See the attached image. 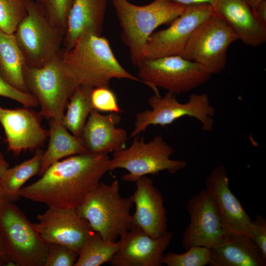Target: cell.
Wrapping results in <instances>:
<instances>
[{
	"mask_svg": "<svg viewBox=\"0 0 266 266\" xmlns=\"http://www.w3.org/2000/svg\"><path fill=\"white\" fill-rule=\"evenodd\" d=\"M110 160L107 154L88 152L63 159L23 187L19 197L48 207L76 209L109 170Z\"/></svg>",
	"mask_w": 266,
	"mask_h": 266,
	"instance_id": "1",
	"label": "cell"
},
{
	"mask_svg": "<svg viewBox=\"0 0 266 266\" xmlns=\"http://www.w3.org/2000/svg\"><path fill=\"white\" fill-rule=\"evenodd\" d=\"M62 58L69 74L78 86L109 87L114 78L143 83L119 63L108 40L104 36L87 34L68 50L62 49Z\"/></svg>",
	"mask_w": 266,
	"mask_h": 266,
	"instance_id": "2",
	"label": "cell"
},
{
	"mask_svg": "<svg viewBox=\"0 0 266 266\" xmlns=\"http://www.w3.org/2000/svg\"><path fill=\"white\" fill-rule=\"evenodd\" d=\"M111 1L122 29L121 39L137 67L144 60V48L154 31L162 25L170 24L186 7L170 0H154L144 5L127 0Z\"/></svg>",
	"mask_w": 266,
	"mask_h": 266,
	"instance_id": "3",
	"label": "cell"
},
{
	"mask_svg": "<svg viewBox=\"0 0 266 266\" xmlns=\"http://www.w3.org/2000/svg\"><path fill=\"white\" fill-rule=\"evenodd\" d=\"M130 197L119 193V182H100L76 209L91 228L104 239L117 241L133 226Z\"/></svg>",
	"mask_w": 266,
	"mask_h": 266,
	"instance_id": "4",
	"label": "cell"
},
{
	"mask_svg": "<svg viewBox=\"0 0 266 266\" xmlns=\"http://www.w3.org/2000/svg\"><path fill=\"white\" fill-rule=\"evenodd\" d=\"M62 49L41 66L25 64L24 68L28 92L37 100L41 116L49 120L62 121L69 100L79 86L66 69Z\"/></svg>",
	"mask_w": 266,
	"mask_h": 266,
	"instance_id": "5",
	"label": "cell"
},
{
	"mask_svg": "<svg viewBox=\"0 0 266 266\" xmlns=\"http://www.w3.org/2000/svg\"><path fill=\"white\" fill-rule=\"evenodd\" d=\"M174 149L160 135L148 142L143 137L135 136L128 148L113 152L110 160L109 170L122 168L128 171L122 180L135 182L147 174L156 175L163 170L175 174L185 168L187 164L182 160L170 159Z\"/></svg>",
	"mask_w": 266,
	"mask_h": 266,
	"instance_id": "6",
	"label": "cell"
},
{
	"mask_svg": "<svg viewBox=\"0 0 266 266\" xmlns=\"http://www.w3.org/2000/svg\"><path fill=\"white\" fill-rule=\"evenodd\" d=\"M0 233L16 266H44L48 243L19 207L8 202L0 212Z\"/></svg>",
	"mask_w": 266,
	"mask_h": 266,
	"instance_id": "7",
	"label": "cell"
},
{
	"mask_svg": "<svg viewBox=\"0 0 266 266\" xmlns=\"http://www.w3.org/2000/svg\"><path fill=\"white\" fill-rule=\"evenodd\" d=\"M13 34L29 66L44 65L62 49L64 31L50 21L32 0H28L27 14Z\"/></svg>",
	"mask_w": 266,
	"mask_h": 266,
	"instance_id": "8",
	"label": "cell"
},
{
	"mask_svg": "<svg viewBox=\"0 0 266 266\" xmlns=\"http://www.w3.org/2000/svg\"><path fill=\"white\" fill-rule=\"evenodd\" d=\"M138 77L156 95L160 87L178 95L208 81L211 74L201 65L180 56L146 59L137 66Z\"/></svg>",
	"mask_w": 266,
	"mask_h": 266,
	"instance_id": "9",
	"label": "cell"
},
{
	"mask_svg": "<svg viewBox=\"0 0 266 266\" xmlns=\"http://www.w3.org/2000/svg\"><path fill=\"white\" fill-rule=\"evenodd\" d=\"M150 110L136 114L134 127L130 137L144 132L150 125L165 127L184 116L194 117L201 124L205 131L213 130L215 109L206 94H191L188 101L179 102L176 95L167 92L164 96L154 95L148 100Z\"/></svg>",
	"mask_w": 266,
	"mask_h": 266,
	"instance_id": "10",
	"label": "cell"
},
{
	"mask_svg": "<svg viewBox=\"0 0 266 266\" xmlns=\"http://www.w3.org/2000/svg\"><path fill=\"white\" fill-rule=\"evenodd\" d=\"M238 40L227 23L214 13L193 32L181 57L195 62L211 75L222 71L230 46Z\"/></svg>",
	"mask_w": 266,
	"mask_h": 266,
	"instance_id": "11",
	"label": "cell"
},
{
	"mask_svg": "<svg viewBox=\"0 0 266 266\" xmlns=\"http://www.w3.org/2000/svg\"><path fill=\"white\" fill-rule=\"evenodd\" d=\"M214 13L209 4L186 6L184 11L164 30L153 33L144 50V58L180 56L194 30Z\"/></svg>",
	"mask_w": 266,
	"mask_h": 266,
	"instance_id": "12",
	"label": "cell"
},
{
	"mask_svg": "<svg viewBox=\"0 0 266 266\" xmlns=\"http://www.w3.org/2000/svg\"><path fill=\"white\" fill-rule=\"evenodd\" d=\"M186 208L190 222L183 233L182 244L184 249L194 246L211 249L227 239L230 233L205 189L190 198Z\"/></svg>",
	"mask_w": 266,
	"mask_h": 266,
	"instance_id": "13",
	"label": "cell"
},
{
	"mask_svg": "<svg viewBox=\"0 0 266 266\" xmlns=\"http://www.w3.org/2000/svg\"><path fill=\"white\" fill-rule=\"evenodd\" d=\"M34 223L37 232L48 243L67 246L79 252L84 241L94 231L76 209L48 207L37 216Z\"/></svg>",
	"mask_w": 266,
	"mask_h": 266,
	"instance_id": "14",
	"label": "cell"
},
{
	"mask_svg": "<svg viewBox=\"0 0 266 266\" xmlns=\"http://www.w3.org/2000/svg\"><path fill=\"white\" fill-rule=\"evenodd\" d=\"M42 116L31 108H6L0 106V124L7 150L15 155L37 149L48 138L49 130L41 125Z\"/></svg>",
	"mask_w": 266,
	"mask_h": 266,
	"instance_id": "15",
	"label": "cell"
},
{
	"mask_svg": "<svg viewBox=\"0 0 266 266\" xmlns=\"http://www.w3.org/2000/svg\"><path fill=\"white\" fill-rule=\"evenodd\" d=\"M173 233L153 238L133 225L117 240L119 247L109 262L112 266H160Z\"/></svg>",
	"mask_w": 266,
	"mask_h": 266,
	"instance_id": "16",
	"label": "cell"
},
{
	"mask_svg": "<svg viewBox=\"0 0 266 266\" xmlns=\"http://www.w3.org/2000/svg\"><path fill=\"white\" fill-rule=\"evenodd\" d=\"M205 183V190L213 200L228 232L244 234L251 237L252 220L231 191L226 168L223 166L213 168Z\"/></svg>",
	"mask_w": 266,
	"mask_h": 266,
	"instance_id": "17",
	"label": "cell"
},
{
	"mask_svg": "<svg viewBox=\"0 0 266 266\" xmlns=\"http://www.w3.org/2000/svg\"><path fill=\"white\" fill-rule=\"evenodd\" d=\"M136 189L130 196L135 206L132 215L133 225L153 238L167 231L166 212L162 193L152 179L143 176L135 182Z\"/></svg>",
	"mask_w": 266,
	"mask_h": 266,
	"instance_id": "18",
	"label": "cell"
},
{
	"mask_svg": "<svg viewBox=\"0 0 266 266\" xmlns=\"http://www.w3.org/2000/svg\"><path fill=\"white\" fill-rule=\"evenodd\" d=\"M120 120L118 113L103 115L92 109L80 136L87 151L107 154L126 148L127 132L117 127Z\"/></svg>",
	"mask_w": 266,
	"mask_h": 266,
	"instance_id": "19",
	"label": "cell"
},
{
	"mask_svg": "<svg viewBox=\"0 0 266 266\" xmlns=\"http://www.w3.org/2000/svg\"><path fill=\"white\" fill-rule=\"evenodd\" d=\"M211 5L214 13L245 45L256 47L266 41V25L244 0H214Z\"/></svg>",
	"mask_w": 266,
	"mask_h": 266,
	"instance_id": "20",
	"label": "cell"
},
{
	"mask_svg": "<svg viewBox=\"0 0 266 266\" xmlns=\"http://www.w3.org/2000/svg\"><path fill=\"white\" fill-rule=\"evenodd\" d=\"M107 4V0H74L64 32V50L84 35H102Z\"/></svg>",
	"mask_w": 266,
	"mask_h": 266,
	"instance_id": "21",
	"label": "cell"
},
{
	"mask_svg": "<svg viewBox=\"0 0 266 266\" xmlns=\"http://www.w3.org/2000/svg\"><path fill=\"white\" fill-rule=\"evenodd\" d=\"M210 250V266H265L266 257L249 235L230 233Z\"/></svg>",
	"mask_w": 266,
	"mask_h": 266,
	"instance_id": "22",
	"label": "cell"
},
{
	"mask_svg": "<svg viewBox=\"0 0 266 266\" xmlns=\"http://www.w3.org/2000/svg\"><path fill=\"white\" fill-rule=\"evenodd\" d=\"M49 121V141L43 152L39 175L60 160L87 152L81 140L70 133L62 121L51 119Z\"/></svg>",
	"mask_w": 266,
	"mask_h": 266,
	"instance_id": "23",
	"label": "cell"
},
{
	"mask_svg": "<svg viewBox=\"0 0 266 266\" xmlns=\"http://www.w3.org/2000/svg\"><path fill=\"white\" fill-rule=\"evenodd\" d=\"M25 64L14 34L0 30V74L14 87L28 92L24 76Z\"/></svg>",
	"mask_w": 266,
	"mask_h": 266,
	"instance_id": "24",
	"label": "cell"
},
{
	"mask_svg": "<svg viewBox=\"0 0 266 266\" xmlns=\"http://www.w3.org/2000/svg\"><path fill=\"white\" fill-rule=\"evenodd\" d=\"M43 151L36 149L34 155L13 167L8 168L0 179V184L9 202L20 198L19 192L31 178L40 173Z\"/></svg>",
	"mask_w": 266,
	"mask_h": 266,
	"instance_id": "25",
	"label": "cell"
},
{
	"mask_svg": "<svg viewBox=\"0 0 266 266\" xmlns=\"http://www.w3.org/2000/svg\"><path fill=\"white\" fill-rule=\"evenodd\" d=\"M92 88L79 86L71 96L62 122L68 131L80 139L84 126L93 109L90 101Z\"/></svg>",
	"mask_w": 266,
	"mask_h": 266,
	"instance_id": "26",
	"label": "cell"
},
{
	"mask_svg": "<svg viewBox=\"0 0 266 266\" xmlns=\"http://www.w3.org/2000/svg\"><path fill=\"white\" fill-rule=\"evenodd\" d=\"M118 247V241L106 240L94 231L84 241L74 266H100L109 263Z\"/></svg>",
	"mask_w": 266,
	"mask_h": 266,
	"instance_id": "27",
	"label": "cell"
},
{
	"mask_svg": "<svg viewBox=\"0 0 266 266\" xmlns=\"http://www.w3.org/2000/svg\"><path fill=\"white\" fill-rule=\"evenodd\" d=\"M29 0H0V30L13 34L27 13Z\"/></svg>",
	"mask_w": 266,
	"mask_h": 266,
	"instance_id": "28",
	"label": "cell"
},
{
	"mask_svg": "<svg viewBox=\"0 0 266 266\" xmlns=\"http://www.w3.org/2000/svg\"><path fill=\"white\" fill-rule=\"evenodd\" d=\"M210 261L209 249L194 246L181 254H164L161 263L167 266H204L208 265Z\"/></svg>",
	"mask_w": 266,
	"mask_h": 266,
	"instance_id": "29",
	"label": "cell"
},
{
	"mask_svg": "<svg viewBox=\"0 0 266 266\" xmlns=\"http://www.w3.org/2000/svg\"><path fill=\"white\" fill-rule=\"evenodd\" d=\"M74 0H35L47 18L65 32L67 17Z\"/></svg>",
	"mask_w": 266,
	"mask_h": 266,
	"instance_id": "30",
	"label": "cell"
},
{
	"mask_svg": "<svg viewBox=\"0 0 266 266\" xmlns=\"http://www.w3.org/2000/svg\"><path fill=\"white\" fill-rule=\"evenodd\" d=\"M90 101L92 108L99 112L119 114L122 111L115 93L109 87L92 88Z\"/></svg>",
	"mask_w": 266,
	"mask_h": 266,
	"instance_id": "31",
	"label": "cell"
},
{
	"mask_svg": "<svg viewBox=\"0 0 266 266\" xmlns=\"http://www.w3.org/2000/svg\"><path fill=\"white\" fill-rule=\"evenodd\" d=\"M78 252L63 244L49 243L44 266H74Z\"/></svg>",
	"mask_w": 266,
	"mask_h": 266,
	"instance_id": "32",
	"label": "cell"
},
{
	"mask_svg": "<svg viewBox=\"0 0 266 266\" xmlns=\"http://www.w3.org/2000/svg\"><path fill=\"white\" fill-rule=\"evenodd\" d=\"M0 96L19 102L24 107L33 108L38 106L35 98L31 93L21 91L6 81L0 74Z\"/></svg>",
	"mask_w": 266,
	"mask_h": 266,
	"instance_id": "33",
	"label": "cell"
},
{
	"mask_svg": "<svg viewBox=\"0 0 266 266\" xmlns=\"http://www.w3.org/2000/svg\"><path fill=\"white\" fill-rule=\"evenodd\" d=\"M251 234V238L266 257V219L264 216L258 215L252 221Z\"/></svg>",
	"mask_w": 266,
	"mask_h": 266,
	"instance_id": "34",
	"label": "cell"
},
{
	"mask_svg": "<svg viewBox=\"0 0 266 266\" xmlns=\"http://www.w3.org/2000/svg\"><path fill=\"white\" fill-rule=\"evenodd\" d=\"M253 11L257 19L266 25V0L258 4Z\"/></svg>",
	"mask_w": 266,
	"mask_h": 266,
	"instance_id": "35",
	"label": "cell"
},
{
	"mask_svg": "<svg viewBox=\"0 0 266 266\" xmlns=\"http://www.w3.org/2000/svg\"><path fill=\"white\" fill-rule=\"evenodd\" d=\"M172 2L185 6L199 4H212L214 0H170Z\"/></svg>",
	"mask_w": 266,
	"mask_h": 266,
	"instance_id": "36",
	"label": "cell"
},
{
	"mask_svg": "<svg viewBox=\"0 0 266 266\" xmlns=\"http://www.w3.org/2000/svg\"><path fill=\"white\" fill-rule=\"evenodd\" d=\"M0 258L3 260L6 263V266H14L13 264L10 260L6 250L0 233Z\"/></svg>",
	"mask_w": 266,
	"mask_h": 266,
	"instance_id": "37",
	"label": "cell"
},
{
	"mask_svg": "<svg viewBox=\"0 0 266 266\" xmlns=\"http://www.w3.org/2000/svg\"><path fill=\"white\" fill-rule=\"evenodd\" d=\"M9 167L8 163L6 161L4 156L0 153V179Z\"/></svg>",
	"mask_w": 266,
	"mask_h": 266,
	"instance_id": "38",
	"label": "cell"
},
{
	"mask_svg": "<svg viewBox=\"0 0 266 266\" xmlns=\"http://www.w3.org/2000/svg\"><path fill=\"white\" fill-rule=\"evenodd\" d=\"M8 202L9 201L0 184V212Z\"/></svg>",
	"mask_w": 266,
	"mask_h": 266,
	"instance_id": "39",
	"label": "cell"
},
{
	"mask_svg": "<svg viewBox=\"0 0 266 266\" xmlns=\"http://www.w3.org/2000/svg\"><path fill=\"white\" fill-rule=\"evenodd\" d=\"M248 5L253 10L258 4L265 0H244Z\"/></svg>",
	"mask_w": 266,
	"mask_h": 266,
	"instance_id": "40",
	"label": "cell"
},
{
	"mask_svg": "<svg viewBox=\"0 0 266 266\" xmlns=\"http://www.w3.org/2000/svg\"><path fill=\"white\" fill-rule=\"evenodd\" d=\"M6 266V263L2 259L0 258V266Z\"/></svg>",
	"mask_w": 266,
	"mask_h": 266,
	"instance_id": "41",
	"label": "cell"
}]
</instances>
